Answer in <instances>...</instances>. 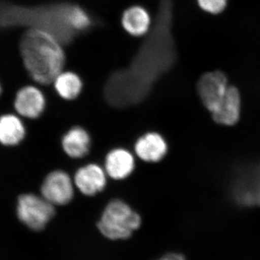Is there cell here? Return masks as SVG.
I'll use <instances>...</instances> for the list:
<instances>
[{
	"mask_svg": "<svg viewBox=\"0 0 260 260\" xmlns=\"http://www.w3.org/2000/svg\"><path fill=\"white\" fill-rule=\"evenodd\" d=\"M174 8L175 0H160L156 23L140 55L129 70L116 73L108 80L104 95L110 105L126 108L143 102L154 84L177 63Z\"/></svg>",
	"mask_w": 260,
	"mask_h": 260,
	"instance_id": "1",
	"label": "cell"
},
{
	"mask_svg": "<svg viewBox=\"0 0 260 260\" xmlns=\"http://www.w3.org/2000/svg\"><path fill=\"white\" fill-rule=\"evenodd\" d=\"M20 50L25 69L37 83L49 85L62 72L65 56L61 42L47 30L29 29L20 41Z\"/></svg>",
	"mask_w": 260,
	"mask_h": 260,
	"instance_id": "2",
	"label": "cell"
},
{
	"mask_svg": "<svg viewBox=\"0 0 260 260\" xmlns=\"http://www.w3.org/2000/svg\"><path fill=\"white\" fill-rule=\"evenodd\" d=\"M141 218L139 214L120 200L111 201L103 212L98 223L99 231L112 240L126 239L139 229Z\"/></svg>",
	"mask_w": 260,
	"mask_h": 260,
	"instance_id": "3",
	"label": "cell"
},
{
	"mask_svg": "<svg viewBox=\"0 0 260 260\" xmlns=\"http://www.w3.org/2000/svg\"><path fill=\"white\" fill-rule=\"evenodd\" d=\"M255 174L256 162L241 161L233 166L228 191L234 203L246 208L256 205Z\"/></svg>",
	"mask_w": 260,
	"mask_h": 260,
	"instance_id": "4",
	"label": "cell"
},
{
	"mask_svg": "<svg viewBox=\"0 0 260 260\" xmlns=\"http://www.w3.org/2000/svg\"><path fill=\"white\" fill-rule=\"evenodd\" d=\"M17 214L22 223L34 231H42L55 215L54 205L45 198L32 194L20 195Z\"/></svg>",
	"mask_w": 260,
	"mask_h": 260,
	"instance_id": "5",
	"label": "cell"
},
{
	"mask_svg": "<svg viewBox=\"0 0 260 260\" xmlns=\"http://www.w3.org/2000/svg\"><path fill=\"white\" fill-rule=\"evenodd\" d=\"M229 88L226 75L219 70L205 73L197 83V91L200 100L211 114L221 105Z\"/></svg>",
	"mask_w": 260,
	"mask_h": 260,
	"instance_id": "6",
	"label": "cell"
},
{
	"mask_svg": "<svg viewBox=\"0 0 260 260\" xmlns=\"http://www.w3.org/2000/svg\"><path fill=\"white\" fill-rule=\"evenodd\" d=\"M43 198L53 205L68 204L74 195L73 182L67 173L54 171L44 179L41 188Z\"/></svg>",
	"mask_w": 260,
	"mask_h": 260,
	"instance_id": "7",
	"label": "cell"
},
{
	"mask_svg": "<svg viewBox=\"0 0 260 260\" xmlns=\"http://www.w3.org/2000/svg\"><path fill=\"white\" fill-rule=\"evenodd\" d=\"M15 109L20 115L28 119L39 117L45 108V99L39 88L25 86L17 93Z\"/></svg>",
	"mask_w": 260,
	"mask_h": 260,
	"instance_id": "8",
	"label": "cell"
},
{
	"mask_svg": "<svg viewBox=\"0 0 260 260\" xmlns=\"http://www.w3.org/2000/svg\"><path fill=\"white\" fill-rule=\"evenodd\" d=\"M75 184L83 194L93 196L104 189L107 178L104 171L96 164L80 168L75 175Z\"/></svg>",
	"mask_w": 260,
	"mask_h": 260,
	"instance_id": "9",
	"label": "cell"
},
{
	"mask_svg": "<svg viewBox=\"0 0 260 260\" xmlns=\"http://www.w3.org/2000/svg\"><path fill=\"white\" fill-rule=\"evenodd\" d=\"M135 153L146 162H158L168 152V145L161 135L157 133H148L140 137L135 145Z\"/></svg>",
	"mask_w": 260,
	"mask_h": 260,
	"instance_id": "10",
	"label": "cell"
},
{
	"mask_svg": "<svg viewBox=\"0 0 260 260\" xmlns=\"http://www.w3.org/2000/svg\"><path fill=\"white\" fill-rule=\"evenodd\" d=\"M134 169V157L124 149H114L106 157V172L112 179L116 180L125 179Z\"/></svg>",
	"mask_w": 260,
	"mask_h": 260,
	"instance_id": "11",
	"label": "cell"
},
{
	"mask_svg": "<svg viewBox=\"0 0 260 260\" xmlns=\"http://www.w3.org/2000/svg\"><path fill=\"white\" fill-rule=\"evenodd\" d=\"M241 95L235 86H229L226 95L220 107L212 114L215 122L222 125L232 126L237 124L240 117Z\"/></svg>",
	"mask_w": 260,
	"mask_h": 260,
	"instance_id": "12",
	"label": "cell"
},
{
	"mask_svg": "<svg viewBox=\"0 0 260 260\" xmlns=\"http://www.w3.org/2000/svg\"><path fill=\"white\" fill-rule=\"evenodd\" d=\"M121 25L129 35L140 37L150 30L151 18L145 8L135 5L124 12L121 17Z\"/></svg>",
	"mask_w": 260,
	"mask_h": 260,
	"instance_id": "13",
	"label": "cell"
},
{
	"mask_svg": "<svg viewBox=\"0 0 260 260\" xmlns=\"http://www.w3.org/2000/svg\"><path fill=\"white\" fill-rule=\"evenodd\" d=\"M61 145L65 153L70 157L81 158L85 156L90 150V136L83 128L75 126L64 135Z\"/></svg>",
	"mask_w": 260,
	"mask_h": 260,
	"instance_id": "14",
	"label": "cell"
},
{
	"mask_svg": "<svg viewBox=\"0 0 260 260\" xmlns=\"http://www.w3.org/2000/svg\"><path fill=\"white\" fill-rule=\"evenodd\" d=\"M23 124L13 114L3 115L0 119V141L6 146L19 144L25 137Z\"/></svg>",
	"mask_w": 260,
	"mask_h": 260,
	"instance_id": "15",
	"label": "cell"
},
{
	"mask_svg": "<svg viewBox=\"0 0 260 260\" xmlns=\"http://www.w3.org/2000/svg\"><path fill=\"white\" fill-rule=\"evenodd\" d=\"M58 94L66 100H73L79 95L83 88L81 79L72 72H61L54 81Z\"/></svg>",
	"mask_w": 260,
	"mask_h": 260,
	"instance_id": "16",
	"label": "cell"
},
{
	"mask_svg": "<svg viewBox=\"0 0 260 260\" xmlns=\"http://www.w3.org/2000/svg\"><path fill=\"white\" fill-rule=\"evenodd\" d=\"M65 17L68 25L73 32L86 30L91 23L88 13L79 6H65Z\"/></svg>",
	"mask_w": 260,
	"mask_h": 260,
	"instance_id": "17",
	"label": "cell"
},
{
	"mask_svg": "<svg viewBox=\"0 0 260 260\" xmlns=\"http://www.w3.org/2000/svg\"><path fill=\"white\" fill-rule=\"evenodd\" d=\"M229 0H197L198 6L205 13L218 15L226 8Z\"/></svg>",
	"mask_w": 260,
	"mask_h": 260,
	"instance_id": "18",
	"label": "cell"
},
{
	"mask_svg": "<svg viewBox=\"0 0 260 260\" xmlns=\"http://www.w3.org/2000/svg\"><path fill=\"white\" fill-rule=\"evenodd\" d=\"M256 162L255 196L256 205L260 206V159Z\"/></svg>",
	"mask_w": 260,
	"mask_h": 260,
	"instance_id": "19",
	"label": "cell"
},
{
	"mask_svg": "<svg viewBox=\"0 0 260 260\" xmlns=\"http://www.w3.org/2000/svg\"><path fill=\"white\" fill-rule=\"evenodd\" d=\"M160 260H185V259L181 254L172 253V254H167Z\"/></svg>",
	"mask_w": 260,
	"mask_h": 260,
	"instance_id": "20",
	"label": "cell"
}]
</instances>
